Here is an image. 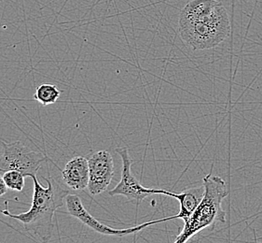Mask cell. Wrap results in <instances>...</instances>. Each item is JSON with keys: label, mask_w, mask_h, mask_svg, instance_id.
Listing matches in <instances>:
<instances>
[{"label": "cell", "mask_w": 262, "mask_h": 243, "mask_svg": "<svg viewBox=\"0 0 262 243\" xmlns=\"http://www.w3.org/2000/svg\"><path fill=\"white\" fill-rule=\"evenodd\" d=\"M179 36L193 50H209L223 43L231 33L227 10L216 0H191L179 20Z\"/></svg>", "instance_id": "obj_1"}, {"label": "cell", "mask_w": 262, "mask_h": 243, "mask_svg": "<svg viewBox=\"0 0 262 243\" xmlns=\"http://www.w3.org/2000/svg\"><path fill=\"white\" fill-rule=\"evenodd\" d=\"M34 183V193L30 209L28 212L13 214L9 211V201H5V209L0 212L21 222L25 230L34 233L42 241H48L51 238L53 228V218L60 207L63 206L66 196L69 193L59 185L57 181L50 178H43L48 184L43 187L37 180V176L31 177Z\"/></svg>", "instance_id": "obj_2"}, {"label": "cell", "mask_w": 262, "mask_h": 243, "mask_svg": "<svg viewBox=\"0 0 262 243\" xmlns=\"http://www.w3.org/2000/svg\"><path fill=\"white\" fill-rule=\"evenodd\" d=\"M205 195L193 213L184 222V228L174 239L176 243L188 241L197 233L213 226L215 222H226V212L222 202L229 195L225 180L212 173L204 178Z\"/></svg>", "instance_id": "obj_3"}, {"label": "cell", "mask_w": 262, "mask_h": 243, "mask_svg": "<svg viewBox=\"0 0 262 243\" xmlns=\"http://www.w3.org/2000/svg\"><path fill=\"white\" fill-rule=\"evenodd\" d=\"M4 152L0 156V174L9 170H17L26 177L37 176L46 156L32 150L21 141L5 143L0 138Z\"/></svg>", "instance_id": "obj_4"}, {"label": "cell", "mask_w": 262, "mask_h": 243, "mask_svg": "<svg viewBox=\"0 0 262 243\" xmlns=\"http://www.w3.org/2000/svg\"><path fill=\"white\" fill-rule=\"evenodd\" d=\"M66 207L69 212V215L78 219L79 221L84 224L85 226H87L88 228H91L92 230H94L95 232L99 233L105 236H114V237H125L129 236L132 234H136V233L140 232L142 230L146 229V228L156 225L159 222H166V221H171L173 220V216L164 217L162 219H158L154 221H148V222H143L141 225H138L136 227H133L130 228H122V229H117V228H111L106 226L105 224L100 222L97 219H95L90 213L86 208L84 207L82 201L80 199V197L77 195H68L66 196Z\"/></svg>", "instance_id": "obj_5"}, {"label": "cell", "mask_w": 262, "mask_h": 243, "mask_svg": "<svg viewBox=\"0 0 262 243\" xmlns=\"http://www.w3.org/2000/svg\"><path fill=\"white\" fill-rule=\"evenodd\" d=\"M116 153L121 156L122 161L121 178L119 184L112 190L108 192L110 196H125L128 200L136 201L137 205L152 195L165 196L166 191L162 189L147 188L140 184V181L132 173V160L129 150L127 147L116 149Z\"/></svg>", "instance_id": "obj_6"}, {"label": "cell", "mask_w": 262, "mask_h": 243, "mask_svg": "<svg viewBox=\"0 0 262 243\" xmlns=\"http://www.w3.org/2000/svg\"><path fill=\"white\" fill-rule=\"evenodd\" d=\"M90 178L88 190L92 196H97L105 191L111 184L114 176V162L108 151L102 150L93 153L89 159Z\"/></svg>", "instance_id": "obj_7"}, {"label": "cell", "mask_w": 262, "mask_h": 243, "mask_svg": "<svg viewBox=\"0 0 262 243\" xmlns=\"http://www.w3.org/2000/svg\"><path fill=\"white\" fill-rule=\"evenodd\" d=\"M66 185L74 191H83L88 188L90 171L88 159L76 156L70 159L62 170Z\"/></svg>", "instance_id": "obj_8"}, {"label": "cell", "mask_w": 262, "mask_h": 243, "mask_svg": "<svg viewBox=\"0 0 262 243\" xmlns=\"http://www.w3.org/2000/svg\"><path fill=\"white\" fill-rule=\"evenodd\" d=\"M205 195V186H197L192 187L186 190L182 191L181 193H173L172 191H166L165 196H171L179 201L180 210L179 213L176 214V219H181L182 221H186L195 209L198 207L200 202L203 199Z\"/></svg>", "instance_id": "obj_9"}, {"label": "cell", "mask_w": 262, "mask_h": 243, "mask_svg": "<svg viewBox=\"0 0 262 243\" xmlns=\"http://www.w3.org/2000/svg\"><path fill=\"white\" fill-rule=\"evenodd\" d=\"M61 95V91L58 90L56 85L52 84H43L36 89L34 99L43 106H48L56 103Z\"/></svg>", "instance_id": "obj_10"}, {"label": "cell", "mask_w": 262, "mask_h": 243, "mask_svg": "<svg viewBox=\"0 0 262 243\" xmlns=\"http://www.w3.org/2000/svg\"><path fill=\"white\" fill-rule=\"evenodd\" d=\"M6 185L9 189L16 192H21L25 187L26 176L17 170H9L2 174Z\"/></svg>", "instance_id": "obj_11"}, {"label": "cell", "mask_w": 262, "mask_h": 243, "mask_svg": "<svg viewBox=\"0 0 262 243\" xmlns=\"http://www.w3.org/2000/svg\"><path fill=\"white\" fill-rule=\"evenodd\" d=\"M8 189L9 188L6 185L4 179H3V176H2V174H0V196H3L4 195H6L7 192H8Z\"/></svg>", "instance_id": "obj_12"}, {"label": "cell", "mask_w": 262, "mask_h": 243, "mask_svg": "<svg viewBox=\"0 0 262 243\" xmlns=\"http://www.w3.org/2000/svg\"><path fill=\"white\" fill-rule=\"evenodd\" d=\"M0 1H3V0H0Z\"/></svg>", "instance_id": "obj_13"}]
</instances>
